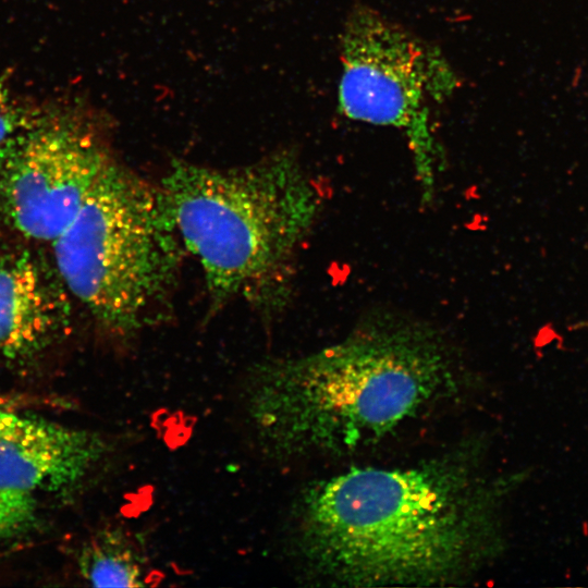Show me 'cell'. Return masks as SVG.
Returning <instances> with one entry per match:
<instances>
[{"label":"cell","mask_w":588,"mask_h":588,"mask_svg":"<svg viewBox=\"0 0 588 588\" xmlns=\"http://www.w3.org/2000/svg\"><path fill=\"white\" fill-rule=\"evenodd\" d=\"M42 111L12 97L5 77L0 78V144L30 126Z\"/></svg>","instance_id":"8fae6325"},{"label":"cell","mask_w":588,"mask_h":588,"mask_svg":"<svg viewBox=\"0 0 588 588\" xmlns=\"http://www.w3.org/2000/svg\"><path fill=\"white\" fill-rule=\"evenodd\" d=\"M160 185L212 309L243 299L272 315L286 304L296 250L320 207L293 154L229 169L174 161Z\"/></svg>","instance_id":"3957f363"},{"label":"cell","mask_w":588,"mask_h":588,"mask_svg":"<svg viewBox=\"0 0 588 588\" xmlns=\"http://www.w3.org/2000/svg\"><path fill=\"white\" fill-rule=\"evenodd\" d=\"M339 107L346 118L401 130L421 195H434L439 155L428 100L452 91L455 79L440 53L376 10L357 5L341 35Z\"/></svg>","instance_id":"5b68a950"},{"label":"cell","mask_w":588,"mask_h":588,"mask_svg":"<svg viewBox=\"0 0 588 588\" xmlns=\"http://www.w3.org/2000/svg\"><path fill=\"white\" fill-rule=\"evenodd\" d=\"M66 303L27 253L0 259V356L16 358L44 347L61 330Z\"/></svg>","instance_id":"ba28073f"},{"label":"cell","mask_w":588,"mask_h":588,"mask_svg":"<svg viewBox=\"0 0 588 588\" xmlns=\"http://www.w3.org/2000/svg\"><path fill=\"white\" fill-rule=\"evenodd\" d=\"M580 73H581V68L580 66L576 68L575 72H574V74L572 76V81H571L573 87L578 86L579 78H580V75H579Z\"/></svg>","instance_id":"4fadbf2b"},{"label":"cell","mask_w":588,"mask_h":588,"mask_svg":"<svg viewBox=\"0 0 588 588\" xmlns=\"http://www.w3.org/2000/svg\"><path fill=\"white\" fill-rule=\"evenodd\" d=\"M35 519L36 501L32 494L0 490V541L26 531Z\"/></svg>","instance_id":"30bf717a"},{"label":"cell","mask_w":588,"mask_h":588,"mask_svg":"<svg viewBox=\"0 0 588 588\" xmlns=\"http://www.w3.org/2000/svg\"><path fill=\"white\" fill-rule=\"evenodd\" d=\"M505 486L470 448L352 467L299 491L287 550L305 577L331 586L461 584L499 551Z\"/></svg>","instance_id":"6da1fadb"},{"label":"cell","mask_w":588,"mask_h":588,"mask_svg":"<svg viewBox=\"0 0 588 588\" xmlns=\"http://www.w3.org/2000/svg\"><path fill=\"white\" fill-rule=\"evenodd\" d=\"M35 419L0 408V440L22 434Z\"/></svg>","instance_id":"7c38bea8"},{"label":"cell","mask_w":588,"mask_h":588,"mask_svg":"<svg viewBox=\"0 0 588 588\" xmlns=\"http://www.w3.org/2000/svg\"><path fill=\"white\" fill-rule=\"evenodd\" d=\"M52 244L64 285L106 330L120 336L158 321L183 257L162 186L113 159Z\"/></svg>","instance_id":"277c9868"},{"label":"cell","mask_w":588,"mask_h":588,"mask_svg":"<svg viewBox=\"0 0 588 588\" xmlns=\"http://www.w3.org/2000/svg\"><path fill=\"white\" fill-rule=\"evenodd\" d=\"M107 452L96 432L36 418L22 434L0 440V490H62L78 483Z\"/></svg>","instance_id":"52a82bcc"},{"label":"cell","mask_w":588,"mask_h":588,"mask_svg":"<svg viewBox=\"0 0 588 588\" xmlns=\"http://www.w3.org/2000/svg\"><path fill=\"white\" fill-rule=\"evenodd\" d=\"M81 575L96 587H144L146 559L128 535L119 529L100 531L78 555Z\"/></svg>","instance_id":"9c48e42d"},{"label":"cell","mask_w":588,"mask_h":588,"mask_svg":"<svg viewBox=\"0 0 588 588\" xmlns=\"http://www.w3.org/2000/svg\"><path fill=\"white\" fill-rule=\"evenodd\" d=\"M461 379L438 330L382 315L318 351L257 365L245 383L244 411L271 460L343 454L451 396Z\"/></svg>","instance_id":"7a4b0ae2"},{"label":"cell","mask_w":588,"mask_h":588,"mask_svg":"<svg viewBox=\"0 0 588 588\" xmlns=\"http://www.w3.org/2000/svg\"><path fill=\"white\" fill-rule=\"evenodd\" d=\"M111 156L76 110L44 109L0 144V213L22 235L52 242L71 223Z\"/></svg>","instance_id":"8992f818"}]
</instances>
